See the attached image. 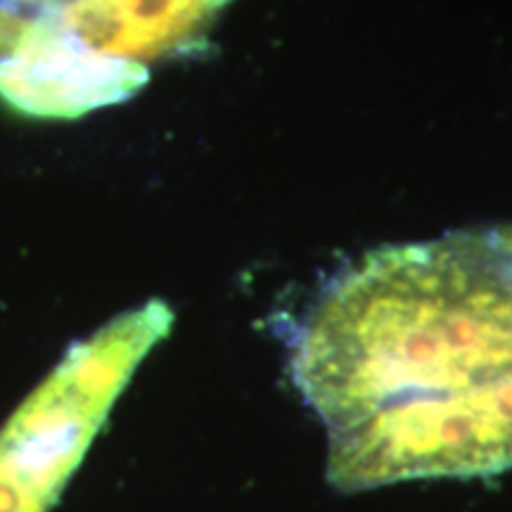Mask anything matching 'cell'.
<instances>
[{"label": "cell", "mask_w": 512, "mask_h": 512, "mask_svg": "<svg viewBox=\"0 0 512 512\" xmlns=\"http://www.w3.org/2000/svg\"><path fill=\"white\" fill-rule=\"evenodd\" d=\"M306 339V392L337 430L446 408V470L512 463V240L396 252L351 275Z\"/></svg>", "instance_id": "6da1fadb"}, {"label": "cell", "mask_w": 512, "mask_h": 512, "mask_svg": "<svg viewBox=\"0 0 512 512\" xmlns=\"http://www.w3.org/2000/svg\"><path fill=\"white\" fill-rule=\"evenodd\" d=\"M169 311H143L74 344L0 430V512H48L110 411L114 396L164 335Z\"/></svg>", "instance_id": "7a4b0ae2"}, {"label": "cell", "mask_w": 512, "mask_h": 512, "mask_svg": "<svg viewBox=\"0 0 512 512\" xmlns=\"http://www.w3.org/2000/svg\"><path fill=\"white\" fill-rule=\"evenodd\" d=\"M174 0H0V74H57L126 62Z\"/></svg>", "instance_id": "3957f363"}]
</instances>
